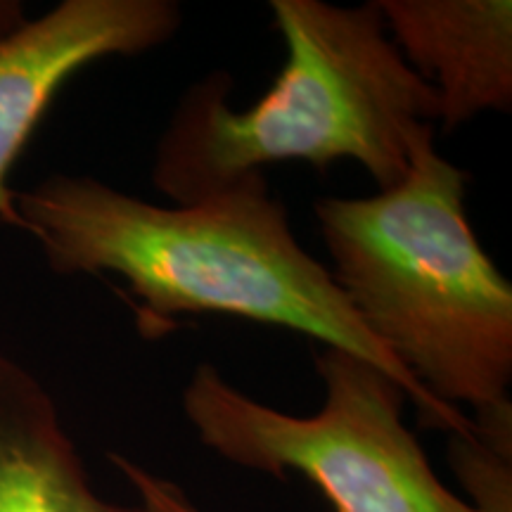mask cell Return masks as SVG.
I'll return each instance as SVG.
<instances>
[{"label":"cell","mask_w":512,"mask_h":512,"mask_svg":"<svg viewBox=\"0 0 512 512\" xmlns=\"http://www.w3.org/2000/svg\"><path fill=\"white\" fill-rule=\"evenodd\" d=\"M287 57L247 110L228 102L233 79L211 72L188 88L157 143L152 185L174 204H195L273 164L328 169L361 164L377 188L399 183L411 145L439 121V98L408 67L377 3L271 0Z\"/></svg>","instance_id":"obj_2"},{"label":"cell","mask_w":512,"mask_h":512,"mask_svg":"<svg viewBox=\"0 0 512 512\" xmlns=\"http://www.w3.org/2000/svg\"><path fill=\"white\" fill-rule=\"evenodd\" d=\"M22 230L57 275L114 273L136 302L143 335L178 316H233L275 325L354 354L389 375L422 422L467 432L470 415L422 389L351 309L330 268L294 238L266 176L195 204H152L93 176L57 174L15 192Z\"/></svg>","instance_id":"obj_1"},{"label":"cell","mask_w":512,"mask_h":512,"mask_svg":"<svg viewBox=\"0 0 512 512\" xmlns=\"http://www.w3.org/2000/svg\"><path fill=\"white\" fill-rule=\"evenodd\" d=\"M467 432L448 434V463L472 512H512V403L472 411Z\"/></svg>","instance_id":"obj_8"},{"label":"cell","mask_w":512,"mask_h":512,"mask_svg":"<svg viewBox=\"0 0 512 512\" xmlns=\"http://www.w3.org/2000/svg\"><path fill=\"white\" fill-rule=\"evenodd\" d=\"M465 195L467 174L427 124L399 183L320 197L313 211L363 328L434 399L479 411L510 401L512 285L479 245Z\"/></svg>","instance_id":"obj_3"},{"label":"cell","mask_w":512,"mask_h":512,"mask_svg":"<svg viewBox=\"0 0 512 512\" xmlns=\"http://www.w3.org/2000/svg\"><path fill=\"white\" fill-rule=\"evenodd\" d=\"M403 60L439 98L444 131L512 107L510 0H375Z\"/></svg>","instance_id":"obj_6"},{"label":"cell","mask_w":512,"mask_h":512,"mask_svg":"<svg viewBox=\"0 0 512 512\" xmlns=\"http://www.w3.org/2000/svg\"><path fill=\"white\" fill-rule=\"evenodd\" d=\"M0 512H145L93 489L48 389L0 354Z\"/></svg>","instance_id":"obj_7"},{"label":"cell","mask_w":512,"mask_h":512,"mask_svg":"<svg viewBox=\"0 0 512 512\" xmlns=\"http://www.w3.org/2000/svg\"><path fill=\"white\" fill-rule=\"evenodd\" d=\"M27 19V12L19 0H0V38L22 27Z\"/></svg>","instance_id":"obj_10"},{"label":"cell","mask_w":512,"mask_h":512,"mask_svg":"<svg viewBox=\"0 0 512 512\" xmlns=\"http://www.w3.org/2000/svg\"><path fill=\"white\" fill-rule=\"evenodd\" d=\"M181 22L174 0H62L0 38V221L22 230L10 171L64 83L98 60L164 46Z\"/></svg>","instance_id":"obj_5"},{"label":"cell","mask_w":512,"mask_h":512,"mask_svg":"<svg viewBox=\"0 0 512 512\" xmlns=\"http://www.w3.org/2000/svg\"><path fill=\"white\" fill-rule=\"evenodd\" d=\"M313 363L325 401L309 418L252 399L200 363L181 394L185 420L228 463L306 477L335 512H472L403 422L408 396L392 377L339 349L318 351Z\"/></svg>","instance_id":"obj_4"},{"label":"cell","mask_w":512,"mask_h":512,"mask_svg":"<svg viewBox=\"0 0 512 512\" xmlns=\"http://www.w3.org/2000/svg\"><path fill=\"white\" fill-rule=\"evenodd\" d=\"M114 467L131 482L138 494V505L145 512H204L190 501V496L171 479L159 477L155 472L145 470L143 465L133 463L121 453H110Z\"/></svg>","instance_id":"obj_9"}]
</instances>
